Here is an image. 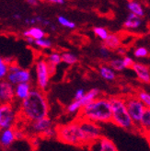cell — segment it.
Instances as JSON below:
<instances>
[{
  "instance_id": "1",
  "label": "cell",
  "mask_w": 150,
  "mask_h": 151,
  "mask_svg": "<svg viewBox=\"0 0 150 151\" xmlns=\"http://www.w3.org/2000/svg\"><path fill=\"white\" fill-rule=\"evenodd\" d=\"M50 105L45 92L32 88L26 99L21 101L18 110V119L26 124L47 117Z\"/></svg>"
},
{
  "instance_id": "2",
  "label": "cell",
  "mask_w": 150,
  "mask_h": 151,
  "mask_svg": "<svg viewBox=\"0 0 150 151\" xmlns=\"http://www.w3.org/2000/svg\"><path fill=\"white\" fill-rule=\"evenodd\" d=\"M79 119H85L97 124L110 123L111 120V105L110 98L98 97L78 112Z\"/></svg>"
},
{
  "instance_id": "3",
  "label": "cell",
  "mask_w": 150,
  "mask_h": 151,
  "mask_svg": "<svg viewBox=\"0 0 150 151\" xmlns=\"http://www.w3.org/2000/svg\"><path fill=\"white\" fill-rule=\"evenodd\" d=\"M110 101L111 105V122L124 130H136V128L134 126L128 113V111H127L124 98L118 96L111 97L110 98Z\"/></svg>"
},
{
  "instance_id": "4",
  "label": "cell",
  "mask_w": 150,
  "mask_h": 151,
  "mask_svg": "<svg viewBox=\"0 0 150 151\" xmlns=\"http://www.w3.org/2000/svg\"><path fill=\"white\" fill-rule=\"evenodd\" d=\"M56 137L61 142L71 146H76V147L87 146L85 137L79 127L78 120L69 124L57 126Z\"/></svg>"
},
{
  "instance_id": "5",
  "label": "cell",
  "mask_w": 150,
  "mask_h": 151,
  "mask_svg": "<svg viewBox=\"0 0 150 151\" xmlns=\"http://www.w3.org/2000/svg\"><path fill=\"white\" fill-rule=\"evenodd\" d=\"M55 69H52L45 58L38 59L35 63L36 88L45 91L50 84L51 76Z\"/></svg>"
},
{
  "instance_id": "6",
  "label": "cell",
  "mask_w": 150,
  "mask_h": 151,
  "mask_svg": "<svg viewBox=\"0 0 150 151\" xmlns=\"http://www.w3.org/2000/svg\"><path fill=\"white\" fill-rule=\"evenodd\" d=\"M79 127L83 133L87 145H93L101 137V128L99 124L91 121L78 118Z\"/></svg>"
},
{
  "instance_id": "7",
  "label": "cell",
  "mask_w": 150,
  "mask_h": 151,
  "mask_svg": "<svg viewBox=\"0 0 150 151\" xmlns=\"http://www.w3.org/2000/svg\"><path fill=\"white\" fill-rule=\"evenodd\" d=\"M18 121V111L15 110L13 102L0 103V130L12 128Z\"/></svg>"
},
{
  "instance_id": "8",
  "label": "cell",
  "mask_w": 150,
  "mask_h": 151,
  "mask_svg": "<svg viewBox=\"0 0 150 151\" xmlns=\"http://www.w3.org/2000/svg\"><path fill=\"white\" fill-rule=\"evenodd\" d=\"M6 79L13 86L19 83H25L32 81V72L29 69H24L17 65L14 61L9 63V73H7Z\"/></svg>"
},
{
  "instance_id": "9",
  "label": "cell",
  "mask_w": 150,
  "mask_h": 151,
  "mask_svg": "<svg viewBox=\"0 0 150 151\" xmlns=\"http://www.w3.org/2000/svg\"><path fill=\"white\" fill-rule=\"evenodd\" d=\"M124 101H125L127 111H128L129 115L137 131L140 119L142 117V114H143L146 107L136 96H130V97L124 98Z\"/></svg>"
},
{
  "instance_id": "10",
  "label": "cell",
  "mask_w": 150,
  "mask_h": 151,
  "mask_svg": "<svg viewBox=\"0 0 150 151\" xmlns=\"http://www.w3.org/2000/svg\"><path fill=\"white\" fill-rule=\"evenodd\" d=\"M52 126H54V123H52V121L47 116V117H44L39 120L33 121V122L28 123L27 128L24 131L26 134H29L31 137H33V135L41 137V134L42 133H44Z\"/></svg>"
},
{
  "instance_id": "11",
  "label": "cell",
  "mask_w": 150,
  "mask_h": 151,
  "mask_svg": "<svg viewBox=\"0 0 150 151\" xmlns=\"http://www.w3.org/2000/svg\"><path fill=\"white\" fill-rule=\"evenodd\" d=\"M15 101L14 86L6 78L0 80V103L13 102Z\"/></svg>"
},
{
  "instance_id": "12",
  "label": "cell",
  "mask_w": 150,
  "mask_h": 151,
  "mask_svg": "<svg viewBox=\"0 0 150 151\" xmlns=\"http://www.w3.org/2000/svg\"><path fill=\"white\" fill-rule=\"evenodd\" d=\"M16 141L15 137V128H6L0 130V147L9 148Z\"/></svg>"
},
{
  "instance_id": "13",
  "label": "cell",
  "mask_w": 150,
  "mask_h": 151,
  "mask_svg": "<svg viewBox=\"0 0 150 151\" xmlns=\"http://www.w3.org/2000/svg\"><path fill=\"white\" fill-rule=\"evenodd\" d=\"M133 70L136 73L137 78L143 83L146 84H149L150 83V70L149 68L141 63H136L134 62L133 66Z\"/></svg>"
},
{
  "instance_id": "14",
  "label": "cell",
  "mask_w": 150,
  "mask_h": 151,
  "mask_svg": "<svg viewBox=\"0 0 150 151\" xmlns=\"http://www.w3.org/2000/svg\"><path fill=\"white\" fill-rule=\"evenodd\" d=\"M32 89V85L31 82H25V83H19V84L14 86L15 90V100L19 101H23L28 97V95Z\"/></svg>"
},
{
  "instance_id": "15",
  "label": "cell",
  "mask_w": 150,
  "mask_h": 151,
  "mask_svg": "<svg viewBox=\"0 0 150 151\" xmlns=\"http://www.w3.org/2000/svg\"><path fill=\"white\" fill-rule=\"evenodd\" d=\"M142 18L136 16L133 13H129L125 21L123 22V27L126 29H137L142 26Z\"/></svg>"
},
{
  "instance_id": "16",
  "label": "cell",
  "mask_w": 150,
  "mask_h": 151,
  "mask_svg": "<svg viewBox=\"0 0 150 151\" xmlns=\"http://www.w3.org/2000/svg\"><path fill=\"white\" fill-rule=\"evenodd\" d=\"M137 131H140L143 134H146L148 131H150V108L146 107V109L144 110V112L140 119Z\"/></svg>"
},
{
  "instance_id": "17",
  "label": "cell",
  "mask_w": 150,
  "mask_h": 151,
  "mask_svg": "<svg viewBox=\"0 0 150 151\" xmlns=\"http://www.w3.org/2000/svg\"><path fill=\"white\" fill-rule=\"evenodd\" d=\"M103 42L104 46H106L110 50H116L120 46H122L121 37L115 33H109L108 37Z\"/></svg>"
},
{
  "instance_id": "18",
  "label": "cell",
  "mask_w": 150,
  "mask_h": 151,
  "mask_svg": "<svg viewBox=\"0 0 150 151\" xmlns=\"http://www.w3.org/2000/svg\"><path fill=\"white\" fill-rule=\"evenodd\" d=\"M22 34H23L24 37H32L34 40L42 39V38H44L46 36L45 31H43L42 28H41L39 26L29 27V29H26V31H24Z\"/></svg>"
},
{
  "instance_id": "19",
  "label": "cell",
  "mask_w": 150,
  "mask_h": 151,
  "mask_svg": "<svg viewBox=\"0 0 150 151\" xmlns=\"http://www.w3.org/2000/svg\"><path fill=\"white\" fill-rule=\"evenodd\" d=\"M96 143L98 145V151H119L114 143L107 137H101Z\"/></svg>"
},
{
  "instance_id": "20",
  "label": "cell",
  "mask_w": 150,
  "mask_h": 151,
  "mask_svg": "<svg viewBox=\"0 0 150 151\" xmlns=\"http://www.w3.org/2000/svg\"><path fill=\"white\" fill-rule=\"evenodd\" d=\"M100 96V90L99 88H91L90 90H88V92H85L84 96L79 100L82 104V108Z\"/></svg>"
},
{
  "instance_id": "21",
  "label": "cell",
  "mask_w": 150,
  "mask_h": 151,
  "mask_svg": "<svg viewBox=\"0 0 150 151\" xmlns=\"http://www.w3.org/2000/svg\"><path fill=\"white\" fill-rule=\"evenodd\" d=\"M99 73L100 75V77L107 81H112V80H114L116 78L115 71L112 69L109 65H100V68H99Z\"/></svg>"
},
{
  "instance_id": "22",
  "label": "cell",
  "mask_w": 150,
  "mask_h": 151,
  "mask_svg": "<svg viewBox=\"0 0 150 151\" xmlns=\"http://www.w3.org/2000/svg\"><path fill=\"white\" fill-rule=\"evenodd\" d=\"M127 9H128L130 13L136 15L140 18H143L145 15V11L142 5L137 1H134V0H131V1L127 3Z\"/></svg>"
},
{
  "instance_id": "23",
  "label": "cell",
  "mask_w": 150,
  "mask_h": 151,
  "mask_svg": "<svg viewBox=\"0 0 150 151\" xmlns=\"http://www.w3.org/2000/svg\"><path fill=\"white\" fill-rule=\"evenodd\" d=\"M46 61L48 62V64L50 65V66L52 68L55 69V67L62 63V58H61V54H59L58 52H52L51 54H49L47 55V57L45 58Z\"/></svg>"
},
{
  "instance_id": "24",
  "label": "cell",
  "mask_w": 150,
  "mask_h": 151,
  "mask_svg": "<svg viewBox=\"0 0 150 151\" xmlns=\"http://www.w3.org/2000/svg\"><path fill=\"white\" fill-rule=\"evenodd\" d=\"M61 58H62L63 63L69 65H73L78 62V56L70 52H64L63 54H61Z\"/></svg>"
},
{
  "instance_id": "25",
  "label": "cell",
  "mask_w": 150,
  "mask_h": 151,
  "mask_svg": "<svg viewBox=\"0 0 150 151\" xmlns=\"http://www.w3.org/2000/svg\"><path fill=\"white\" fill-rule=\"evenodd\" d=\"M33 45L37 46L38 48L41 49H51L52 47V42L48 39V38H42V39H38V40H34V43Z\"/></svg>"
},
{
  "instance_id": "26",
  "label": "cell",
  "mask_w": 150,
  "mask_h": 151,
  "mask_svg": "<svg viewBox=\"0 0 150 151\" xmlns=\"http://www.w3.org/2000/svg\"><path fill=\"white\" fill-rule=\"evenodd\" d=\"M9 63L6 59L0 56V80L5 79L7 73H9Z\"/></svg>"
},
{
  "instance_id": "27",
  "label": "cell",
  "mask_w": 150,
  "mask_h": 151,
  "mask_svg": "<svg viewBox=\"0 0 150 151\" xmlns=\"http://www.w3.org/2000/svg\"><path fill=\"white\" fill-rule=\"evenodd\" d=\"M112 69H113L115 72L118 71H123L124 70V65H123V58H114V59H111L109 61V64H108Z\"/></svg>"
},
{
  "instance_id": "28",
  "label": "cell",
  "mask_w": 150,
  "mask_h": 151,
  "mask_svg": "<svg viewBox=\"0 0 150 151\" xmlns=\"http://www.w3.org/2000/svg\"><path fill=\"white\" fill-rule=\"evenodd\" d=\"M82 109V104L79 100H74L66 108V111L70 114H75V113H78L80 110Z\"/></svg>"
},
{
  "instance_id": "29",
  "label": "cell",
  "mask_w": 150,
  "mask_h": 151,
  "mask_svg": "<svg viewBox=\"0 0 150 151\" xmlns=\"http://www.w3.org/2000/svg\"><path fill=\"white\" fill-rule=\"evenodd\" d=\"M57 22L61 26H63L65 28H67V29H74L75 28H76V23H75L74 21L68 19L64 17V16H58L57 17Z\"/></svg>"
},
{
  "instance_id": "30",
  "label": "cell",
  "mask_w": 150,
  "mask_h": 151,
  "mask_svg": "<svg viewBox=\"0 0 150 151\" xmlns=\"http://www.w3.org/2000/svg\"><path fill=\"white\" fill-rule=\"evenodd\" d=\"M136 97L141 101V102L145 105V107L150 108V94L149 93H147L146 91H144V90H140L137 93Z\"/></svg>"
},
{
  "instance_id": "31",
  "label": "cell",
  "mask_w": 150,
  "mask_h": 151,
  "mask_svg": "<svg viewBox=\"0 0 150 151\" xmlns=\"http://www.w3.org/2000/svg\"><path fill=\"white\" fill-rule=\"evenodd\" d=\"M93 32L101 41H104L108 37V35H109L108 31L105 28H103V27H95L93 29Z\"/></svg>"
},
{
  "instance_id": "32",
  "label": "cell",
  "mask_w": 150,
  "mask_h": 151,
  "mask_svg": "<svg viewBox=\"0 0 150 151\" xmlns=\"http://www.w3.org/2000/svg\"><path fill=\"white\" fill-rule=\"evenodd\" d=\"M41 138H44V139H51L56 137V127L52 126L50 127L49 129H47L44 133H42L41 134Z\"/></svg>"
},
{
  "instance_id": "33",
  "label": "cell",
  "mask_w": 150,
  "mask_h": 151,
  "mask_svg": "<svg viewBox=\"0 0 150 151\" xmlns=\"http://www.w3.org/2000/svg\"><path fill=\"white\" fill-rule=\"evenodd\" d=\"M148 50L146 47H138L134 50L133 52V55L137 57V58H144L148 55Z\"/></svg>"
},
{
  "instance_id": "34",
  "label": "cell",
  "mask_w": 150,
  "mask_h": 151,
  "mask_svg": "<svg viewBox=\"0 0 150 151\" xmlns=\"http://www.w3.org/2000/svg\"><path fill=\"white\" fill-rule=\"evenodd\" d=\"M100 55L101 56V58H103L105 60L110 59V57H111V50L103 45V46H101L100 48Z\"/></svg>"
},
{
  "instance_id": "35",
  "label": "cell",
  "mask_w": 150,
  "mask_h": 151,
  "mask_svg": "<svg viewBox=\"0 0 150 151\" xmlns=\"http://www.w3.org/2000/svg\"><path fill=\"white\" fill-rule=\"evenodd\" d=\"M123 65H124V68H132L134 61L133 60L132 57L124 55L123 57Z\"/></svg>"
},
{
  "instance_id": "36",
  "label": "cell",
  "mask_w": 150,
  "mask_h": 151,
  "mask_svg": "<svg viewBox=\"0 0 150 151\" xmlns=\"http://www.w3.org/2000/svg\"><path fill=\"white\" fill-rule=\"evenodd\" d=\"M26 137H27V134H26V133H25V131L23 129H19V128H15V137H16V140L24 139Z\"/></svg>"
},
{
  "instance_id": "37",
  "label": "cell",
  "mask_w": 150,
  "mask_h": 151,
  "mask_svg": "<svg viewBox=\"0 0 150 151\" xmlns=\"http://www.w3.org/2000/svg\"><path fill=\"white\" fill-rule=\"evenodd\" d=\"M32 137V147H34L35 148H37L40 145V139L41 137H38V135H33V137Z\"/></svg>"
},
{
  "instance_id": "38",
  "label": "cell",
  "mask_w": 150,
  "mask_h": 151,
  "mask_svg": "<svg viewBox=\"0 0 150 151\" xmlns=\"http://www.w3.org/2000/svg\"><path fill=\"white\" fill-rule=\"evenodd\" d=\"M85 94V90L83 88H78L76 92H75V96H74V99L75 100H80L82 97L84 96Z\"/></svg>"
},
{
  "instance_id": "39",
  "label": "cell",
  "mask_w": 150,
  "mask_h": 151,
  "mask_svg": "<svg viewBox=\"0 0 150 151\" xmlns=\"http://www.w3.org/2000/svg\"><path fill=\"white\" fill-rule=\"evenodd\" d=\"M116 51H117V54L119 55H121V56H124L126 55V52H127V50L124 47H122V46H120L119 48H117Z\"/></svg>"
},
{
  "instance_id": "40",
  "label": "cell",
  "mask_w": 150,
  "mask_h": 151,
  "mask_svg": "<svg viewBox=\"0 0 150 151\" xmlns=\"http://www.w3.org/2000/svg\"><path fill=\"white\" fill-rule=\"evenodd\" d=\"M48 3H52V4H55V5H64L65 3V0H45Z\"/></svg>"
},
{
  "instance_id": "41",
  "label": "cell",
  "mask_w": 150,
  "mask_h": 151,
  "mask_svg": "<svg viewBox=\"0 0 150 151\" xmlns=\"http://www.w3.org/2000/svg\"><path fill=\"white\" fill-rule=\"evenodd\" d=\"M24 38H25L26 42L29 45H33V43H34V39H33V38H32V37H24Z\"/></svg>"
},
{
  "instance_id": "42",
  "label": "cell",
  "mask_w": 150,
  "mask_h": 151,
  "mask_svg": "<svg viewBox=\"0 0 150 151\" xmlns=\"http://www.w3.org/2000/svg\"><path fill=\"white\" fill-rule=\"evenodd\" d=\"M28 3L29 5H32V6H37V4H38V1H36V0H29Z\"/></svg>"
},
{
  "instance_id": "43",
  "label": "cell",
  "mask_w": 150,
  "mask_h": 151,
  "mask_svg": "<svg viewBox=\"0 0 150 151\" xmlns=\"http://www.w3.org/2000/svg\"><path fill=\"white\" fill-rule=\"evenodd\" d=\"M145 137H146V140L148 142V144L150 145V131H148L146 134H145Z\"/></svg>"
},
{
  "instance_id": "44",
  "label": "cell",
  "mask_w": 150,
  "mask_h": 151,
  "mask_svg": "<svg viewBox=\"0 0 150 151\" xmlns=\"http://www.w3.org/2000/svg\"><path fill=\"white\" fill-rule=\"evenodd\" d=\"M13 19H18V20H20V19H21V16H20L19 14H14V15H13Z\"/></svg>"
},
{
  "instance_id": "45",
  "label": "cell",
  "mask_w": 150,
  "mask_h": 151,
  "mask_svg": "<svg viewBox=\"0 0 150 151\" xmlns=\"http://www.w3.org/2000/svg\"><path fill=\"white\" fill-rule=\"evenodd\" d=\"M49 28H50V29H52V32H55V31H56V29H57L56 26H55V25L54 23H52V24H51V25L49 26Z\"/></svg>"
},
{
  "instance_id": "46",
  "label": "cell",
  "mask_w": 150,
  "mask_h": 151,
  "mask_svg": "<svg viewBox=\"0 0 150 151\" xmlns=\"http://www.w3.org/2000/svg\"><path fill=\"white\" fill-rule=\"evenodd\" d=\"M27 1H29V0H27ZM36 1H38V0H36Z\"/></svg>"
}]
</instances>
